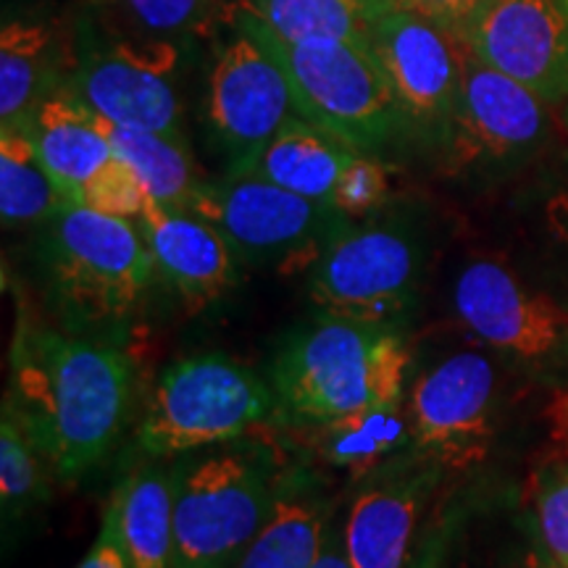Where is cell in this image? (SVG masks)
Instances as JSON below:
<instances>
[{"mask_svg": "<svg viewBox=\"0 0 568 568\" xmlns=\"http://www.w3.org/2000/svg\"><path fill=\"white\" fill-rule=\"evenodd\" d=\"M397 0H247V11L258 17L276 38L287 42H372V24Z\"/></svg>", "mask_w": 568, "mask_h": 568, "instance_id": "22", "label": "cell"}, {"mask_svg": "<svg viewBox=\"0 0 568 568\" xmlns=\"http://www.w3.org/2000/svg\"><path fill=\"white\" fill-rule=\"evenodd\" d=\"M537 524L545 556L568 568V464L556 466L539 481Z\"/></svg>", "mask_w": 568, "mask_h": 568, "instance_id": "30", "label": "cell"}, {"mask_svg": "<svg viewBox=\"0 0 568 568\" xmlns=\"http://www.w3.org/2000/svg\"><path fill=\"white\" fill-rule=\"evenodd\" d=\"M138 226L155 272L190 311H203L237 287V255L226 237L193 211L151 201Z\"/></svg>", "mask_w": 568, "mask_h": 568, "instance_id": "16", "label": "cell"}, {"mask_svg": "<svg viewBox=\"0 0 568 568\" xmlns=\"http://www.w3.org/2000/svg\"><path fill=\"white\" fill-rule=\"evenodd\" d=\"M326 531L316 503L282 495L266 527L255 535L234 568H314Z\"/></svg>", "mask_w": 568, "mask_h": 568, "instance_id": "26", "label": "cell"}, {"mask_svg": "<svg viewBox=\"0 0 568 568\" xmlns=\"http://www.w3.org/2000/svg\"><path fill=\"white\" fill-rule=\"evenodd\" d=\"M11 379L13 408L67 481L111 450L130 410L132 368L122 351L24 318L11 343Z\"/></svg>", "mask_w": 568, "mask_h": 568, "instance_id": "1", "label": "cell"}, {"mask_svg": "<svg viewBox=\"0 0 568 568\" xmlns=\"http://www.w3.org/2000/svg\"><path fill=\"white\" fill-rule=\"evenodd\" d=\"M42 453L13 408L11 397H3L0 418V497L6 510H17L42 489Z\"/></svg>", "mask_w": 568, "mask_h": 568, "instance_id": "27", "label": "cell"}, {"mask_svg": "<svg viewBox=\"0 0 568 568\" xmlns=\"http://www.w3.org/2000/svg\"><path fill=\"white\" fill-rule=\"evenodd\" d=\"M460 84L439 151L450 169H481L527 159L548 138V103L481 61L458 38Z\"/></svg>", "mask_w": 568, "mask_h": 568, "instance_id": "10", "label": "cell"}, {"mask_svg": "<svg viewBox=\"0 0 568 568\" xmlns=\"http://www.w3.org/2000/svg\"><path fill=\"white\" fill-rule=\"evenodd\" d=\"M353 155L355 151L332 134L308 124L303 116H293L243 174H255L311 201L332 203L339 176Z\"/></svg>", "mask_w": 568, "mask_h": 568, "instance_id": "19", "label": "cell"}, {"mask_svg": "<svg viewBox=\"0 0 568 568\" xmlns=\"http://www.w3.org/2000/svg\"><path fill=\"white\" fill-rule=\"evenodd\" d=\"M464 40L548 105L568 101V0H487Z\"/></svg>", "mask_w": 568, "mask_h": 568, "instance_id": "14", "label": "cell"}, {"mask_svg": "<svg viewBox=\"0 0 568 568\" xmlns=\"http://www.w3.org/2000/svg\"><path fill=\"white\" fill-rule=\"evenodd\" d=\"M105 124L113 153L132 166V172L145 184L151 201L169 209L190 211V203L201 187L195 176L193 159L187 145L180 138H169L161 132L126 130V126Z\"/></svg>", "mask_w": 568, "mask_h": 568, "instance_id": "23", "label": "cell"}, {"mask_svg": "<svg viewBox=\"0 0 568 568\" xmlns=\"http://www.w3.org/2000/svg\"><path fill=\"white\" fill-rule=\"evenodd\" d=\"M61 84L51 30L38 21H6L0 32V130H24L38 105Z\"/></svg>", "mask_w": 568, "mask_h": 568, "instance_id": "20", "label": "cell"}, {"mask_svg": "<svg viewBox=\"0 0 568 568\" xmlns=\"http://www.w3.org/2000/svg\"><path fill=\"white\" fill-rule=\"evenodd\" d=\"M205 116L230 161L226 174H243L287 119L297 116L280 61L243 24L213 61Z\"/></svg>", "mask_w": 568, "mask_h": 568, "instance_id": "12", "label": "cell"}, {"mask_svg": "<svg viewBox=\"0 0 568 568\" xmlns=\"http://www.w3.org/2000/svg\"><path fill=\"white\" fill-rule=\"evenodd\" d=\"M389 195V176L387 166L379 161V155L355 153L353 161L339 176L332 205L343 211L345 216H366L385 205Z\"/></svg>", "mask_w": 568, "mask_h": 568, "instance_id": "29", "label": "cell"}, {"mask_svg": "<svg viewBox=\"0 0 568 568\" xmlns=\"http://www.w3.org/2000/svg\"><path fill=\"white\" fill-rule=\"evenodd\" d=\"M495 366L479 351H458L426 368L406 410L410 453L447 471L479 466L495 435Z\"/></svg>", "mask_w": 568, "mask_h": 568, "instance_id": "9", "label": "cell"}, {"mask_svg": "<svg viewBox=\"0 0 568 568\" xmlns=\"http://www.w3.org/2000/svg\"><path fill=\"white\" fill-rule=\"evenodd\" d=\"M287 74L297 116L332 134L355 153L379 155L408 132L385 69L372 45L343 40L287 42L251 11L240 13Z\"/></svg>", "mask_w": 568, "mask_h": 568, "instance_id": "3", "label": "cell"}, {"mask_svg": "<svg viewBox=\"0 0 568 568\" xmlns=\"http://www.w3.org/2000/svg\"><path fill=\"white\" fill-rule=\"evenodd\" d=\"M487 0H397L400 9H408L418 13V17L435 21L450 34L464 38L468 24L481 11Z\"/></svg>", "mask_w": 568, "mask_h": 568, "instance_id": "33", "label": "cell"}, {"mask_svg": "<svg viewBox=\"0 0 568 568\" xmlns=\"http://www.w3.org/2000/svg\"><path fill=\"white\" fill-rule=\"evenodd\" d=\"M408 343L397 326L337 316L295 332L272 368L276 406L290 422L314 426L374 406L403 403Z\"/></svg>", "mask_w": 568, "mask_h": 568, "instance_id": "2", "label": "cell"}, {"mask_svg": "<svg viewBox=\"0 0 568 568\" xmlns=\"http://www.w3.org/2000/svg\"><path fill=\"white\" fill-rule=\"evenodd\" d=\"M453 305L464 326L495 351L537 372H568V308L497 261H471L458 274Z\"/></svg>", "mask_w": 568, "mask_h": 568, "instance_id": "11", "label": "cell"}, {"mask_svg": "<svg viewBox=\"0 0 568 568\" xmlns=\"http://www.w3.org/2000/svg\"><path fill=\"white\" fill-rule=\"evenodd\" d=\"M21 132L32 140L40 161L71 203H80L84 184L113 159L103 119L63 84L38 105Z\"/></svg>", "mask_w": 568, "mask_h": 568, "instance_id": "17", "label": "cell"}, {"mask_svg": "<svg viewBox=\"0 0 568 568\" xmlns=\"http://www.w3.org/2000/svg\"><path fill=\"white\" fill-rule=\"evenodd\" d=\"M174 61L176 53L166 45L90 51L63 88L109 124L184 140L182 105L169 80Z\"/></svg>", "mask_w": 568, "mask_h": 568, "instance_id": "15", "label": "cell"}, {"mask_svg": "<svg viewBox=\"0 0 568 568\" xmlns=\"http://www.w3.org/2000/svg\"><path fill=\"white\" fill-rule=\"evenodd\" d=\"M176 474L145 468L116 487L119 531L132 568H174Z\"/></svg>", "mask_w": 568, "mask_h": 568, "instance_id": "21", "label": "cell"}, {"mask_svg": "<svg viewBox=\"0 0 568 568\" xmlns=\"http://www.w3.org/2000/svg\"><path fill=\"white\" fill-rule=\"evenodd\" d=\"M190 211L211 222L243 264L297 274L314 268L353 224L332 203L303 197L255 174L201 182Z\"/></svg>", "mask_w": 568, "mask_h": 568, "instance_id": "7", "label": "cell"}, {"mask_svg": "<svg viewBox=\"0 0 568 568\" xmlns=\"http://www.w3.org/2000/svg\"><path fill=\"white\" fill-rule=\"evenodd\" d=\"M314 568H353L351 560H347V556H345V545L339 542L332 531H326L324 548H322V552H318Z\"/></svg>", "mask_w": 568, "mask_h": 568, "instance_id": "35", "label": "cell"}, {"mask_svg": "<svg viewBox=\"0 0 568 568\" xmlns=\"http://www.w3.org/2000/svg\"><path fill=\"white\" fill-rule=\"evenodd\" d=\"M416 568H439V545H432V548L424 552V558L418 560Z\"/></svg>", "mask_w": 568, "mask_h": 568, "instance_id": "37", "label": "cell"}, {"mask_svg": "<svg viewBox=\"0 0 568 568\" xmlns=\"http://www.w3.org/2000/svg\"><path fill=\"white\" fill-rule=\"evenodd\" d=\"M510 568H560L556 560H550L548 556L545 558H537V556H529L527 560H524V564H518V566H510Z\"/></svg>", "mask_w": 568, "mask_h": 568, "instance_id": "36", "label": "cell"}, {"mask_svg": "<svg viewBox=\"0 0 568 568\" xmlns=\"http://www.w3.org/2000/svg\"><path fill=\"white\" fill-rule=\"evenodd\" d=\"M422 253L397 224H351L311 268L308 295L322 314L397 326L416 301Z\"/></svg>", "mask_w": 568, "mask_h": 568, "instance_id": "8", "label": "cell"}, {"mask_svg": "<svg viewBox=\"0 0 568 568\" xmlns=\"http://www.w3.org/2000/svg\"><path fill=\"white\" fill-rule=\"evenodd\" d=\"M42 258L55 305L82 332L124 324L155 274L138 222L80 203L48 222Z\"/></svg>", "mask_w": 568, "mask_h": 568, "instance_id": "4", "label": "cell"}, {"mask_svg": "<svg viewBox=\"0 0 568 568\" xmlns=\"http://www.w3.org/2000/svg\"><path fill=\"white\" fill-rule=\"evenodd\" d=\"M282 500L264 447L226 450L176 474L174 568H234Z\"/></svg>", "mask_w": 568, "mask_h": 568, "instance_id": "5", "label": "cell"}, {"mask_svg": "<svg viewBox=\"0 0 568 568\" xmlns=\"http://www.w3.org/2000/svg\"><path fill=\"white\" fill-rule=\"evenodd\" d=\"M77 568H132L122 545V531H119V497L113 489L109 503L103 508L101 535H98L88 556L80 560Z\"/></svg>", "mask_w": 568, "mask_h": 568, "instance_id": "32", "label": "cell"}, {"mask_svg": "<svg viewBox=\"0 0 568 568\" xmlns=\"http://www.w3.org/2000/svg\"><path fill=\"white\" fill-rule=\"evenodd\" d=\"M400 406L403 403L374 406L335 422L314 424V447L326 464L351 471H368L397 447H410L408 414H403Z\"/></svg>", "mask_w": 568, "mask_h": 568, "instance_id": "25", "label": "cell"}, {"mask_svg": "<svg viewBox=\"0 0 568 568\" xmlns=\"http://www.w3.org/2000/svg\"><path fill=\"white\" fill-rule=\"evenodd\" d=\"M545 222L558 243L568 247V190H560L545 205Z\"/></svg>", "mask_w": 568, "mask_h": 568, "instance_id": "34", "label": "cell"}, {"mask_svg": "<svg viewBox=\"0 0 568 568\" xmlns=\"http://www.w3.org/2000/svg\"><path fill=\"white\" fill-rule=\"evenodd\" d=\"M71 201L21 130H0V216L6 226L51 222Z\"/></svg>", "mask_w": 568, "mask_h": 568, "instance_id": "24", "label": "cell"}, {"mask_svg": "<svg viewBox=\"0 0 568 568\" xmlns=\"http://www.w3.org/2000/svg\"><path fill=\"white\" fill-rule=\"evenodd\" d=\"M140 27L155 34H180L209 19L213 0H122Z\"/></svg>", "mask_w": 568, "mask_h": 568, "instance_id": "31", "label": "cell"}, {"mask_svg": "<svg viewBox=\"0 0 568 568\" xmlns=\"http://www.w3.org/2000/svg\"><path fill=\"white\" fill-rule=\"evenodd\" d=\"M276 408L274 387L253 368L224 353L190 355L161 374L138 445L153 458L180 456L243 437Z\"/></svg>", "mask_w": 568, "mask_h": 568, "instance_id": "6", "label": "cell"}, {"mask_svg": "<svg viewBox=\"0 0 568 568\" xmlns=\"http://www.w3.org/2000/svg\"><path fill=\"white\" fill-rule=\"evenodd\" d=\"M426 487L429 477L410 474L355 497L343 531L353 568H406Z\"/></svg>", "mask_w": 568, "mask_h": 568, "instance_id": "18", "label": "cell"}, {"mask_svg": "<svg viewBox=\"0 0 568 568\" xmlns=\"http://www.w3.org/2000/svg\"><path fill=\"white\" fill-rule=\"evenodd\" d=\"M368 45L393 84L408 132L443 148L460 84L458 34L408 9H389L374 19Z\"/></svg>", "mask_w": 568, "mask_h": 568, "instance_id": "13", "label": "cell"}, {"mask_svg": "<svg viewBox=\"0 0 568 568\" xmlns=\"http://www.w3.org/2000/svg\"><path fill=\"white\" fill-rule=\"evenodd\" d=\"M148 203H151V195H148L145 184L132 172L130 163L119 159L116 153H113V159L105 163L101 172L84 184L80 195V205L109 213V216L132 219V222H138L142 213H145Z\"/></svg>", "mask_w": 568, "mask_h": 568, "instance_id": "28", "label": "cell"}, {"mask_svg": "<svg viewBox=\"0 0 568 568\" xmlns=\"http://www.w3.org/2000/svg\"><path fill=\"white\" fill-rule=\"evenodd\" d=\"M564 122H566V130H568V101H566V109H564Z\"/></svg>", "mask_w": 568, "mask_h": 568, "instance_id": "38", "label": "cell"}]
</instances>
